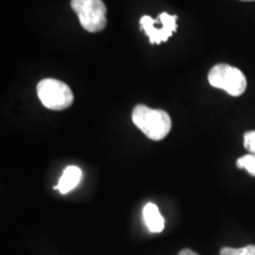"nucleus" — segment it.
<instances>
[{
  "instance_id": "f257e3e1",
  "label": "nucleus",
  "mask_w": 255,
  "mask_h": 255,
  "mask_svg": "<svg viewBox=\"0 0 255 255\" xmlns=\"http://www.w3.org/2000/svg\"><path fill=\"white\" fill-rule=\"evenodd\" d=\"M131 119L133 124L152 141L165 138L171 130V119L164 110L139 104L133 108Z\"/></svg>"
},
{
  "instance_id": "f03ea898",
  "label": "nucleus",
  "mask_w": 255,
  "mask_h": 255,
  "mask_svg": "<svg viewBox=\"0 0 255 255\" xmlns=\"http://www.w3.org/2000/svg\"><path fill=\"white\" fill-rule=\"evenodd\" d=\"M37 95L44 107L55 111L68 109L75 98L66 83L53 78L41 79L37 85Z\"/></svg>"
},
{
  "instance_id": "7ed1b4c3",
  "label": "nucleus",
  "mask_w": 255,
  "mask_h": 255,
  "mask_svg": "<svg viewBox=\"0 0 255 255\" xmlns=\"http://www.w3.org/2000/svg\"><path fill=\"white\" fill-rule=\"evenodd\" d=\"M71 8L88 32L96 33L107 26V6L103 0H71Z\"/></svg>"
},
{
  "instance_id": "20e7f679",
  "label": "nucleus",
  "mask_w": 255,
  "mask_h": 255,
  "mask_svg": "<svg viewBox=\"0 0 255 255\" xmlns=\"http://www.w3.org/2000/svg\"><path fill=\"white\" fill-rule=\"evenodd\" d=\"M208 81L212 87L225 90L234 97L241 96L247 88V81L240 70L228 64H218L208 73Z\"/></svg>"
},
{
  "instance_id": "39448f33",
  "label": "nucleus",
  "mask_w": 255,
  "mask_h": 255,
  "mask_svg": "<svg viewBox=\"0 0 255 255\" xmlns=\"http://www.w3.org/2000/svg\"><path fill=\"white\" fill-rule=\"evenodd\" d=\"M158 19L162 24L161 28L155 26L157 20L149 17V15H143L141 20H139L141 28L149 37L150 44H161L163 41H167L169 38L173 36L174 32H176L177 30V15H170L163 12V13L159 14Z\"/></svg>"
},
{
  "instance_id": "423d86ee",
  "label": "nucleus",
  "mask_w": 255,
  "mask_h": 255,
  "mask_svg": "<svg viewBox=\"0 0 255 255\" xmlns=\"http://www.w3.org/2000/svg\"><path fill=\"white\" fill-rule=\"evenodd\" d=\"M83 173L81 168L76 165H69L63 171L62 177L59 178V182L55 187L56 190H59L60 194H68L69 191L75 189L81 183Z\"/></svg>"
},
{
  "instance_id": "0eeeda50",
  "label": "nucleus",
  "mask_w": 255,
  "mask_h": 255,
  "mask_svg": "<svg viewBox=\"0 0 255 255\" xmlns=\"http://www.w3.org/2000/svg\"><path fill=\"white\" fill-rule=\"evenodd\" d=\"M143 218L144 222L151 233H161L164 229V219L161 215L157 206L154 203H146L143 208Z\"/></svg>"
},
{
  "instance_id": "6e6552de",
  "label": "nucleus",
  "mask_w": 255,
  "mask_h": 255,
  "mask_svg": "<svg viewBox=\"0 0 255 255\" xmlns=\"http://www.w3.org/2000/svg\"><path fill=\"white\" fill-rule=\"evenodd\" d=\"M237 167L239 169H246L252 176H255V155L248 154L242 156L237 161Z\"/></svg>"
},
{
  "instance_id": "1a4fd4ad",
  "label": "nucleus",
  "mask_w": 255,
  "mask_h": 255,
  "mask_svg": "<svg viewBox=\"0 0 255 255\" xmlns=\"http://www.w3.org/2000/svg\"><path fill=\"white\" fill-rule=\"evenodd\" d=\"M220 255H255V245H248L242 248L223 247Z\"/></svg>"
},
{
  "instance_id": "9d476101",
  "label": "nucleus",
  "mask_w": 255,
  "mask_h": 255,
  "mask_svg": "<svg viewBox=\"0 0 255 255\" xmlns=\"http://www.w3.org/2000/svg\"><path fill=\"white\" fill-rule=\"evenodd\" d=\"M244 145L251 154L255 155V131H248L245 133Z\"/></svg>"
},
{
  "instance_id": "9b49d317",
  "label": "nucleus",
  "mask_w": 255,
  "mask_h": 255,
  "mask_svg": "<svg viewBox=\"0 0 255 255\" xmlns=\"http://www.w3.org/2000/svg\"><path fill=\"white\" fill-rule=\"evenodd\" d=\"M178 255H200V254H197L196 252H194V251L188 250V248H186V250L181 251L180 253H178Z\"/></svg>"
},
{
  "instance_id": "f8f14e48",
  "label": "nucleus",
  "mask_w": 255,
  "mask_h": 255,
  "mask_svg": "<svg viewBox=\"0 0 255 255\" xmlns=\"http://www.w3.org/2000/svg\"><path fill=\"white\" fill-rule=\"evenodd\" d=\"M244 1H254V0H244Z\"/></svg>"
}]
</instances>
